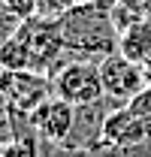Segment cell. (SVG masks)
Masks as SVG:
<instances>
[{
    "mask_svg": "<svg viewBox=\"0 0 151 157\" xmlns=\"http://www.w3.org/2000/svg\"><path fill=\"white\" fill-rule=\"evenodd\" d=\"M112 3L115 0L82 3L60 18V33H64V45L70 58H85L100 63L118 52V30L109 18Z\"/></svg>",
    "mask_w": 151,
    "mask_h": 157,
    "instance_id": "obj_1",
    "label": "cell"
},
{
    "mask_svg": "<svg viewBox=\"0 0 151 157\" xmlns=\"http://www.w3.org/2000/svg\"><path fill=\"white\" fill-rule=\"evenodd\" d=\"M52 88L55 97L67 100L73 106H85L94 100L106 97L103 78H100V63L85 58H67L55 73H52Z\"/></svg>",
    "mask_w": 151,
    "mask_h": 157,
    "instance_id": "obj_2",
    "label": "cell"
},
{
    "mask_svg": "<svg viewBox=\"0 0 151 157\" xmlns=\"http://www.w3.org/2000/svg\"><path fill=\"white\" fill-rule=\"evenodd\" d=\"M100 78H103V91L106 97L118 100L121 106H127L148 82H145V67L133 63L130 58H124L121 52L109 55L106 60H100Z\"/></svg>",
    "mask_w": 151,
    "mask_h": 157,
    "instance_id": "obj_3",
    "label": "cell"
},
{
    "mask_svg": "<svg viewBox=\"0 0 151 157\" xmlns=\"http://www.w3.org/2000/svg\"><path fill=\"white\" fill-rule=\"evenodd\" d=\"M121 103L112 97H100L94 103H85V106H76V121L70 136L64 139L67 148H82V151H91L94 145L103 142V127H106V118L109 112H115Z\"/></svg>",
    "mask_w": 151,
    "mask_h": 157,
    "instance_id": "obj_4",
    "label": "cell"
},
{
    "mask_svg": "<svg viewBox=\"0 0 151 157\" xmlns=\"http://www.w3.org/2000/svg\"><path fill=\"white\" fill-rule=\"evenodd\" d=\"M30 118H33V127H37V136L42 145H64V139L73 130L76 106L60 97H48L39 109L30 112Z\"/></svg>",
    "mask_w": 151,
    "mask_h": 157,
    "instance_id": "obj_5",
    "label": "cell"
},
{
    "mask_svg": "<svg viewBox=\"0 0 151 157\" xmlns=\"http://www.w3.org/2000/svg\"><path fill=\"white\" fill-rule=\"evenodd\" d=\"M118 52L124 58H130L133 63H148L151 60V18H142L130 24L127 30L118 33Z\"/></svg>",
    "mask_w": 151,
    "mask_h": 157,
    "instance_id": "obj_6",
    "label": "cell"
},
{
    "mask_svg": "<svg viewBox=\"0 0 151 157\" xmlns=\"http://www.w3.org/2000/svg\"><path fill=\"white\" fill-rule=\"evenodd\" d=\"M0 70H6V73H27V70H33V52H30L27 39L21 33H15L12 39H6L0 45Z\"/></svg>",
    "mask_w": 151,
    "mask_h": 157,
    "instance_id": "obj_7",
    "label": "cell"
},
{
    "mask_svg": "<svg viewBox=\"0 0 151 157\" xmlns=\"http://www.w3.org/2000/svg\"><path fill=\"white\" fill-rule=\"evenodd\" d=\"M109 18H112L115 30L121 33V30H127L130 24H136V21H142L145 15L133 6V3H127V0H115L112 3V12H109Z\"/></svg>",
    "mask_w": 151,
    "mask_h": 157,
    "instance_id": "obj_8",
    "label": "cell"
},
{
    "mask_svg": "<svg viewBox=\"0 0 151 157\" xmlns=\"http://www.w3.org/2000/svg\"><path fill=\"white\" fill-rule=\"evenodd\" d=\"M0 157H42L39 139H9L0 145Z\"/></svg>",
    "mask_w": 151,
    "mask_h": 157,
    "instance_id": "obj_9",
    "label": "cell"
},
{
    "mask_svg": "<svg viewBox=\"0 0 151 157\" xmlns=\"http://www.w3.org/2000/svg\"><path fill=\"white\" fill-rule=\"evenodd\" d=\"M73 6H76L73 0H37V15H39V18L60 21Z\"/></svg>",
    "mask_w": 151,
    "mask_h": 157,
    "instance_id": "obj_10",
    "label": "cell"
},
{
    "mask_svg": "<svg viewBox=\"0 0 151 157\" xmlns=\"http://www.w3.org/2000/svg\"><path fill=\"white\" fill-rule=\"evenodd\" d=\"M21 15H15L12 9H3L0 6V45L6 42V39H12L15 33H18V27H21Z\"/></svg>",
    "mask_w": 151,
    "mask_h": 157,
    "instance_id": "obj_11",
    "label": "cell"
},
{
    "mask_svg": "<svg viewBox=\"0 0 151 157\" xmlns=\"http://www.w3.org/2000/svg\"><path fill=\"white\" fill-rule=\"evenodd\" d=\"M127 109H133L139 118H151V85H145V88L127 103Z\"/></svg>",
    "mask_w": 151,
    "mask_h": 157,
    "instance_id": "obj_12",
    "label": "cell"
},
{
    "mask_svg": "<svg viewBox=\"0 0 151 157\" xmlns=\"http://www.w3.org/2000/svg\"><path fill=\"white\" fill-rule=\"evenodd\" d=\"M0 6H3V9H12L21 18L37 15V0H0Z\"/></svg>",
    "mask_w": 151,
    "mask_h": 157,
    "instance_id": "obj_13",
    "label": "cell"
},
{
    "mask_svg": "<svg viewBox=\"0 0 151 157\" xmlns=\"http://www.w3.org/2000/svg\"><path fill=\"white\" fill-rule=\"evenodd\" d=\"M42 157H91V151L67 148V145H42Z\"/></svg>",
    "mask_w": 151,
    "mask_h": 157,
    "instance_id": "obj_14",
    "label": "cell"
},
{
    "mask_svg": "<svg viewBox=\"0 0 151 157\" xmlns=\"http://www.w3.org/2000/svg\"><path fill=\"white\" fill-rule=\"evenodd\" d=\"M142 3V12H145V18H151V0H139Z\"/></svg>",
    "mask_w": 151,
    "mask_h": 157,
    "instance_id": "obj_15",
    "label": "cell"
},
{
    "mask_svg": "<svg viewBox=\"0 0 151 157\" xmlns=\"http://www.w3.org/2000/svg\"><path fill=\"white\" fill-rule=\"evenodd\" d=\"M76 6H82V3H94V0H73Z\"/></svg>",
    "mask_w": 151,
    "mask_h": 157,
    "instance_id": "obj_16",
    "label": "cell"
}]
</instances>
